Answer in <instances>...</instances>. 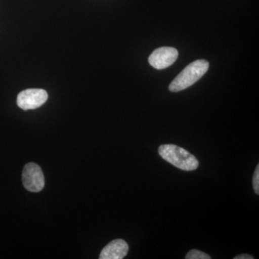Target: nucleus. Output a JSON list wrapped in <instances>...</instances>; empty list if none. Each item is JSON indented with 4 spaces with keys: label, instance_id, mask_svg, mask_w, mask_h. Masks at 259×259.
Returning <instances> with one entry per match:
<instances>
[{
    "label": "nucleus",
    "instance_id": "obj_1",
    "mask_svg": "<svg viewBox=\"0 0 259 259\" xmlns=\"http://www.w3.org/2000/svg\"><path fill=\"white\" fill-rule=\"evenodd\" d=\"M158 153L165 161L183 171H194L199 167L198 160L194 155L176 145H161Z\"/></svg>",
    "mask_w": 259,
    "mask_h": 259
},
{
    "label": "nucleus",
    "instance_id": "obj_2",
    "mask_svg": "<svg viewBox=\"0 0 259 259\" xmlns=\"http://www.w3.org/2000/svg\"><path fill=\"white\" fill-rule=\"evenodd\" d=\"M208 69V61L204 59L194 61L176 76L170 83L168 89L172 93H178L186 90L200 79Z\"/></svg>",
    "mask_w": 259,
    "mask_h": 259
},
{
    "label": "nucleus",
    "instance_id": "obj_7",
    "mask_svg": "<svg viewBox=\"0 0 259 259\" xmlns=\"http://www.w3.org/2000/svg\"><path fill=\"white\" fill-rule=\"evenodd\" d=\"M186 259H211L207 253L198 250H191L185 256Z\"/></svg>",
    "mask_w": 259,
    "mask_h": 259
},
{
    "label": "nucleus",
    "instance_id": "obj_8",
    "mask_svg": "<svg viewBox=\"0 0 259 259\" xmlns=\"http://www.w3.org/2000/svg\"><path fill=\"white\" fill-rule=\"evenodd\" d=\"M253 187L255 193L259 194V165H257L253 177Z\"/></svg>",
    "mask_w": 259,
    "mask_h": 259
},
{
    "label": "nucleus",
    "instance_id": "obj_3",
    "mask_svg": "<svg viewBox=\"0 0 259 259\" xmlns=\"http://www.w3.org/2000/svg\"><path fill=\"white\" fill-rule=\"evenodd\" d=\"M22 179L24 187L29 192H40L45 185L41 168L35 163H28L25 165Z\"/></svg>",
    "mask_w": 259,
    "mask_h": 259
},
{
    "label": "nucleus",
    "instance_id": "obj_4",
    "mask_svg": "<svg viewBox=\"0 0 259 259\" xmlns=\"http://www.w3.org/2000/svg\"><path fill=\"white\" fill-rule=\"evenodd\" d=\"M48 93L41 89H28L18 95L17 104L24 110H34L41 107L47 101Z\"/></svg>",
    "mask_w": 259,
    "mask_h": 259
},
{
    "label": "nucleus",
    "instance_id": "obj_6",
    "mask_svg": "<svg viewBox=\"0 0 259 259\" xmlns=\"http://www.w3.org/2000/svg\"><path fill=\"white\" fill-rule=\"evenodd\" d=\"M129 247L124 240L116 239L109 243L102 249L100 259H122L128 253Z\"/></svg>",
    "mask_w": 259,
    "mask_h": 259
},
{
    "label": "nucleus",
    "instance_id": "obj_9",
    "mask_svg": "<svg viewBox=\"0 0 259 259\" xmlns=\"http://www.w3.org/2000/svg\"><path fill=\"white\" fill-rule=\"evenodd\" d=\"M234 259H253V257L249 254H241L234 257Z\"/></svg>",
    "mask_w": 259,
    "mask_h": 259
},
{
    "label": "nucleus",
    "instance_id": "obj_5",
    "mask_svg": "<svg viewBox=\"0 0 259 259\" xmlns=\"http://www.w3.org/2000/svg\"><path fill=\"white\" fill-rule=\"evenodd\" d=\"M178 56V51L175 48H158L150 55L148 62L155 69H164L173 64Z\"/></svg>",
    "mask_w": 259,
    "mask_h": 259
}]
</instances>
